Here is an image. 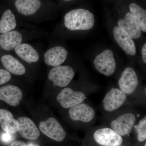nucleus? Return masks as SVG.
Masks as SVG:
<instances>
[{
	"instance_id": "nucleus-1",
	"label": "nucleus",
	"mask_w": 146,
	"mask_h": 146,
	"mask_svg": "<svg viewBox=\"0 0 146 146\" xmlns=\"http://www.w3.org/2000/svg\"><path fill=\"white\" fill-rule=\"evenodd\" d=\"M136 116L124 108L106 117L105 125L110 127L123 137L129 135L136 125Z\"/></svg>"
},
{
	"instance_id": "nucleus-2",
	"label": "nucleus",
	"mask_w": 146,
	"mask_h": 146,
	"mask_svg": "<svg viewBox=\"0 0 146 146\" xmlns=\"http://www.w3.org/2000/svg\"><path fill=\"white\" fill-rule=\"evenodd\" d=\"M95 17L91 11L82 8L70 11L64 16L65 27L72 31L91 29L95 24Z\"/></svg>"
},
{
	"instance_id": "nucleus-3",
	"label": "nucleus",
	"mask_w": 146,
	"mask_h": 146,
	"mask_svg": "<svg viewBox=\"0 0 146 146\" xmlns=\"http://www.w3.org/2000/svg\"><path fill=\"white\" fill-rule=\"evenodd\" d=\"M94 142L100 146L122 145L124 137L106 125L93 126L89 131Z\"/></svg>"
},
{
	"instance_id": "nucleus-4",
	"label": "nucleus",
	"mask_w": 146,
	"mask_h": 146,
	"mask_svg": "<svg viewBox=\"0 0 146 146\" xmlns=\"http://www.w3.org/2000/svg\"><path fill=\"white\" fill-rule=\"evenodd\" d=\"M128 96L119 88H113L106 94L102 101V107L106 117L123 109Z\"/></svg>"
},
{
	"instance_id": "nucleus-5",
	"label": "nucleus",
	"mask_w": 146,
	"mask_h": 146,
	"mask_svg": "<svg viewBox=\"0 0 146 146\" xmlns=\"http://www.w3.org/2000/svg\"><path fill=\"white\" fill-rule=\"evenodd\" d=\"M68 115L72 121L89 125L91 127L94 126L97 119L94 106L84 102L69 108Z\"/></svg>"
},
{
	"instance_id": "nucleus-6",
	"label": "nucleus",
	"mask_w": 146,
	"mask_h": 146,
	"mask_svg": "<svg viewBox=\"0 0 146 146\" xmlns=\"http://www.w3.org/2000/svg\"><path fill=\"white\" fill-rule=\"evenodd\" d=\"M94 63L97 70L106 76L112 75L116 70V61L114 53L111 50H104L97 55Z\"/></svg>"
},
{
	"instance_id": "nucleus-7",
	"label": "nucleus",
	"mask_w": 146,
	"mask_h": 146,
	"mask_svg": "<svg viewBox=\"0 0 146 146\" xmlns=\"http://www.w3.org/2000/svg\"><path fill=\"white\" fill-rule=\"evenodd\" d=\"M74 75V71L70 66L61 65L52 68L48 78L54 86L64 87L70 83Z\"/></svg>"
},
{
	"instance_id": "nucleus-8",
	"label": "nucleus",
	"mask_w": 146,
	"mask_h": 146,
	"mask_svg": "<svg viewBox=\"0 0 146 146\" xmlns=\"http://www.w3.org/2000/svg\"><path fill=\"white\" fill-rule=\"evenodd\" d=\"M87 98L84 92L65 87L58 95L56 100L63 108L69 109L84 102Z\"/></svg>"
},
{
	"instance_id": "nucleus-9",
	"label": "nucleus",
	"mask_w": 146,
	"mask_h": 146,
	"mask_svg": "<svg viewBox=\"0 0 146 146\" xmlns=\"http://www.w3.org/2000/svg\"><path fill=\"white\" fill-rule=\"evenodd\" d=\"M39 128L46 136L57 142L63 141L66 137L65 129L54 118L50 117L41 121L39 123Z\"/></svg>"
},
{
	"instance_id": "nucleus-10",
	"label": "nucleus",
	"mask_w": 146,
	"mask_h": 146,
	"mask_svg": "<svg viewBox=\"0 0 146 146\" xmlns=\"http://www.w3.org/2000/svg\"><path fill=\"white\" fill-rule=\"evenodd\" d=\"M139 84L137 73L131 67L126 68L118 80V86L127 96L132 95L136 91Z\"/></svg>"
},
{
	"instance_id": "nucleus-11",
	"label": "nucleus",
	"mask_w": 146,
	"mask_h": 146,
	"mask_svg": "<svg viewBox=\"0 0 146 146\" xmlns=\"http://www.w3.org/2000/svg\"><path fill=\"white\" fill-rule=\"evenodd\" d=\"M117 26L133 40L141 38L142 31L129 11L126 13L123 19L118 21Z\"/></svg>"
},
{
	"instance_id": "nucleus-12",
	"label": "nucleus",
	"mask_w": 146,
	"mask_h": 146,
	"mask_svg": "<svg viewBox=\"0 0 146 146\" xmlns=\"http://www.w3.org/2000/svg\"><path fill=\"white\" fill-rule=\"evenodd\" d=\"M113 33L115 41L126 53L131 56L136 55L137 50L134 40L117 26L113 28Z\"/></svg>"
},
{
	"instance_id": "nucleus-13",
	"label": "nucleus",
	"mask_w": 146,
	"mask_h": 146,
	"mask_svg": "<svg viewBox=\"0 0 146 146\" xmlns=\"http://www.w3.org/2000/svg\"><path fill=\"white\" fill-rule=\"evenodd\" d=\"M69 52L64 47L56 46L50 48L45 52L44 60L47 65L52 67L61 65L65 61Z\"/></svg>"
},
{
	"instance_id": "nucleus-14",
	"label": "nucleus",
	"mask_w": 146,
	"mask_h": 146,
	"mask_svg": "<svg viewBox=\"0 0 146 146\" xmlns=\"http://www.w3.org/2000/svg\"><path fill=\"white\" fill-rule=\"evenodd\" d=\"M19 123L18 131L22 137L29 140H36L40 132L33 121L27 117H22L17 119Z\"/></svg>"
},
{
	"instance_id": "nucleus-15",
	"label": "nucleus",
	"mask_w": 146,
	"mask_h": 146,
	"mask_svg": "<svg viewBox=\"0 0 146 146\" xmlns=\"http://www.w3.org/2000/svg\"><path fill=\"white\" fill-rule=\"evenodd\" d=\"M23 96L21 89L15 85H6L0 88V100L11 106L18 105Z\"/></svg>"
},
{
	"instance_id": "nucleus-16",
	"label": "nucleus",
	"mask_w": 146,
	"mask_h": 146,
	"mask_svg": "<svg viewBox=\"0 0 146 146\" xmlns=\"http://www.w3.org/2000/svg\"><path fill=\"white\" fill-rule=\"evenodd\" d=\"M23 36L20 32L12 31L0 35V47L6 51H11L22 44Z\"/></svg>"
},
{
	"instance_id": "nucleus-17",
	"label": "nucleus",
	"mask_w": 146,
	"mask_h": 146,
	"mask_svg": "<svg viewBox=\"0 0 146 146\" xmlns=\"http://www.w3.org/2000/svg\"><path fill=\"white\" fill-rule=\"evenodd\" d=\"M42 2L39 0H16L14 5L18 13L23 16L34 15L42 6Z\"/></svg>"
},
{
	"instance_id": "nucleus-18",
	"label": "nucleus",
	"mask_w": 146,
	"mask_h": 146,
	"mask_svg": "<svg viewBox=\"0 0 146 146\" xmlns=\"http://www.w3.org/2000/svg\"><path fill=\"white\" fill-rule=\"evenodd\" d=\"M14 50L18 57L29 64L36 63L39 60V53L29 44L22 43L16 47Z\"/></svg>"
},
{
	"instance_id": "nucleus-19",
	"label": "nucleus",
	"mask_w": 146,
	"mask_h": 146,
	"mask_svg": "<svg viewBox=\"0 0 146 146\" xmlns=\"http://www.w3.org/2000/svg\"><path fill=\"white\" fill-rule=\"evenodd\" d=\"M1 61L6 70L13 74L21 76L26 72L23 64L11 55H3L1 57Z\"/></svg>"
},
{
	"instance_id": "nucleus-20",
	"label": "nucleus",
	"mask_w": 146,
	"mask_h": 146,
	"mask_svg": "<svg viewBox=\"0 0 146 146\" xmlns=\"http://www.w3.org/2000/svg\"><path fill=\"white\" fill-rule=\"evenodd\" d=\"M0 125L3 130L10 134L16 133L19 129L18 121L6 110L0 109Z\"/></svg>"
},
{
	"instance_id": "nucleus-21",
	"label": "nucleus",
	"mask_w": 146,
	"mask_h": 146,
	"mask_svg": "<svg viewBox=\"0 0 146 146\" xmlns=\"http://www.w3.org/2000/svg\"><path fill=\"white\" fill-rule=\"evenodd\" d=\"M129 12L133 16L143 32L146 33V9L136 3H131L129 5Z\"/></svg>"
},
{
	"instance_id": "nucleus-22",
	"label": "nucleus",
	"mask_w": 146,
	"mask_h": 146,
	"mask_svg": "<svg viewBox=\"0 0 146 146\" xmlns=\"http://www.w3.org/2000/svg\"><path fill=\"white\" fill-rule=\"evenodd\" d=\"M16 26V16L11 9H7L0 19V33L1 34L12 31Z\"/></svg>"
},
{
	"instance_id": "nucleus-23",
	"label": "nucleus",
	"mask_w": 146,
	"mask_h": 146,
	"mask_svg": "<svg viewBox=\"0 0 146 146\" xmlns=\"http://www.w3.org/2000/svg\"><path fill=\"white\" fill-rule=\"evenodd\" d=\"M137 140L140 142L146 140V117L141 119L134 127Z\"/></svg>"
},
{
	"instance_id": "nucleus-24",
	"label": "nucleus",
	"mask_w": 146,
	"mask_h": 146,
	"mask_svg": "<svg viewBox=\"0 0 146 146\" xmlns=\"http://www.w3.org/2000/svg\"><path fill=\"white\" fill-rule=\"evenodd\" d=\"M11 78V75L4 69H0V85L8 82Z\"/></svg>"
},
{
	"instance_id": "nucleus-25",
	"label": "nucleus",
	"mask_w": 146,
	"mask_h": 146,
	"mask_svg": "<svg viewBox=\"0 0 146 146\" xmlns=\"http://www.w3.org/2000/svg\"><path fill=\"white\" fill-rule=\"evenodd\" d=\"M13 136L12 134L7 133V132H4L2 134L1 136V140L4 143H10L13 140Z\"/></svg>"
},
{
	"instance_id": "nucleus-26",
	"label": "nucleus",
	"mask_w": 146,
	"mask_h": 146,
	"mask_svg": "<svg viewBox=\"0 0 146 146\" xmlns=\"http://www.w3.org/2000/svg\"><path fill=\"white\" fill-rule=\"evenodd\" d=\"M141 56L142 62L144 65H146V41L141 48Z\"/></svg>"
},
{
	"instance_id": "nucleus-27",
	"label": "nucleus",
	"mask_w": 146,
	"mask_h": 146,
	"mask_svg": "<svg viewBox=\"0 0 146 146\" xmlns=\"http://www.w3.org/2000/svg\"><path fill=\"white\" fill-rule=\"evenodd\" d=\"M10 146H27V145L24 141H17L13 142Z\"/></svg>"
},
{
	"instance_id": "nucleus-28",
	"label": "nucleus",
	"mask_w": 146,
	"mask_h": 146,
	"mask_svg": "<svg viewBox=\"0 0 146 146\" xmlns=\"http://www.w3.org/2000/svg\"><path fill=\"white\" fill-rule=\"evenodd\" d=\"M27 146H39L38 145H36V144L33 143H30Z\"/></svg>"
},
{
	"instance_id": "nucleus-29",
	"label": "nucleus",
	"mask_w": 146,
	"mask_h": 146,
	"mask_svg": "<svg viewBox=\"0 0 146 146\" xmlns=\"http://www.w3.org/2000/svg\"><path fill=\"white\" fill-rule=\"evenodd\" d=\"M145 93H146V87H145Z\"/></svg>"
},
{
	"instance_id": "nucleus-30",
	"label": "nucleus",
	"mask_w": 146,
	"mask_h": 146,
	"mask_svg": "<svg viewBox=\"0 0 146 146\" xmlns=\"http://www.w3.org/2000/svg\"><path fill=\"white\" fill-rule=\"evenodd\" d=\"M146 146V143L145 144V146Z\"/></svg>"
},
{
	"instance_id": "nucleus-31",
	"label": "nucleus",
	"mask_w": 146,
	"mask_h": 146,
	"mask_svg": "<svg viewBox=\"0 0 146 146\" xmlns=\"http://www.w3.org/2000/svg\"><path fill=\"white\" fill-rule=\"evenodd\" d=\"M122 146V145H120V146Z\"/></svg>"
},
{
	"instance_id": "nucleus-32",
	"label": "nucleus",
	"mask_w": 146,
	"mask_h": 146,
	"mask_svg": "<svg viewBox=\"0 0 146 146\" xmlns=\"http://www.w3.org/2000/svg\"><path fill=\"white\" fill-rule=\"evenodd\" d=\"M0 48H1V47H0Z\"/></svg>"
}]
</instances>
